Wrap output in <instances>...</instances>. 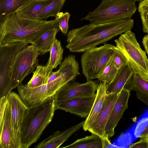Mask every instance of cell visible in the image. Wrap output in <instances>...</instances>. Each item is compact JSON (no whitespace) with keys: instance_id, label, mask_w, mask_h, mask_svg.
Masks as SVG:
<instances>
[{"instance_id":"20","label":"cell","mask_w":148,"mask_h":148,"mask_svg":"<svg viewBox=\"0 0 148 148\" xmlns=\"http://www.w3.org/2000/svg\"><path fill=\"white\" fill-rule=\"evenodd\" d=\"M53 0H30L16 12L19 16L31 19H37L38 14Z\"/></svg>"},{"instance_id":"31","label":"cell","mask_w":148,"mask_h":148,"mask_svg":"<svg viewBox=\"0 0 148 148\" xmlns=\"http://www.w3.org/2000/svg\"><path fill=\"white\" fill-rule=\"evenodd\" d=\"M8 97L0 98V130L1 129L6 108L8 101Z\"/></svg>"},{"instance_id":"6","label":"cell","mask_w":148,"mask_h":148,"mask_svg":"<svg viewBox=\"0 0 148 148\" xmlns=\"http://www.w3.org/2000/svg\"><path fill=\"white\" fill-rule=\"evenodd\" d=\"M114 42L115 48L125 57L134 73L148 81V58L131 30L121 34Z\"/></svg>"},{"instance_id":"37","label":"cell","mask_w":148,"mask_h":148,"mask_svg":"<svg viewBox=\"0 0 148 148\" xmlns=\"http://www.w3.org/2000/svg\"><path fill=\"white\" fill-rule=\"evenodd\" d=\"M138 0V1H139L140 2V1H142L143 0Z\"/></svg>"},{"instance_id":"10","label":"cell","mask_w":148,"mask_h":148,"mask_svg":"<svg viewBox=\"0 0 148 148\" xmlns=\"http://www.w3.org/2000/svg\"><path fill=\"white\" fill-rule=\"evenodd\" d=\"M119 93L106 95L103 105L95 121L88 130L101 138L102 148L111 147L112 144L105 132L106 126Z\"/></svg>"},{"instance_id":"8","label":"cell","mask_w":148,"mask_h":148,"mask_svg":"<svg viewBox=\"0 0 148 148\" xmlns=\"http://www.w3.org/2000/svg\"><path fill=\"white\" fill-rule=\"evenodd\" d=\"M114 47L113 45L105 43L84 52L81 57V64L87 81L96 78L109 61Z\"/></svg>"},{"instance_id":"34","label":"cell","mask_w":148,"mask_h":148,"mask_svg":"<svg viewBox=\"0 0 148 148\" xmlns=\"http://www.w3.org/2000/svg\"><path fill=\"white\" fill-rule=\"evenodd\" d=\"M146 10H148V1L143 0L140 1L139 4L138 11L140 13Z\"/></svg>"},{"instance_id":"33","label":"cell","mask_w":148,"mask_h":148,"mask_svg":"<svg viewBox=\"0 0 148 148\" xmlns=\"http://www.w3.org/2000/svg\"><path fill=\"white\" fill-rule=\"evenodd\" d=\"M140 140L131 144L128 147L130 148H148V142L146 138H140Z\"/></svg>"},{"instance_id":"1","label":"cell","mask_w":148,"mask_h":148,"mask_svg":"<svg viewBox=\"0 0 148 148\" xmlns=\"http://www.w3.org/2000/svg\"><path fill=\"white\" fill-rule=\"evenodd\" d=\"M134 20L127 18L103 23H90L70 30L66 47L73 52H83L131 29Z\"/></svg>"},{"instance_id":"39","label":"cell","mask_w":148,"mask_h":148,"mask_svg":"<svg viewBox=\"0 0 148 148\" xmlns=\"http://www.w3.org/2000/svg\"></svg>"},{"instance_id":"35","label":"cell","mask_w":148,"mask_h":148,"mask_svg":"<svg viewBox=\"0 0 148 148\" xmlns=\"http://www.w3.org/2000/svg\"><path fill=\"white\" fill-rule=\"evenodd\" d=\"M61 73V69L59 67V69L58 71L55 72H53L51 75L49 77L47 81V83L56 79L60 75Z\"/></svg>"},{"instance_id":"24","label":"cell","mask_w":148,"mask_h":148,"mask_svg":"<svg viewBox=\"0 0 148 148\" xmlns=\"http://www.w3.org/2000/svg\"><path fill=\"white\" fill-rule=\"evenodd\" d=\"M50 56L46 65L52 69L56 68L62 62L64 49L60 41L56 38L50 49Z\"/></svg>"},{"instance_id":"22","label":"cell","mask_w":148,"mask_h":148,"mask_svg":"<svg viewBox=\"0 0 148 148\" xmlns=\"http://www.w3.org/2000/svg\"><path fill=\"white\" fill-rule=\"evenodd\" d=\"M53 69L48 66L38 65L33 72L31 79L25 85L29 88L38 87L47 83L49 77L52 74Z\"/></svg>"},{"instance_id":"19","label":"cell","mask_w":148,"mask_h":148,"mask_svg":"<svg viewBox=\"0 0 148 148\" xmlns=\"http://www.w3.org/2000/svg\"><path fill=\"white\" fill-rule=\"evenodd\" d=\"M133 73L128 63L121 66L118 69L112 81L108 84L106 95L120 93Z\"/></svg>"},{"instance_id":"40","label":"cell","mask_w":148,"mask_h":148,"mask_svg":"<svg viewBox=\"0 0 148 148\" xmlns=\"http://www.w3.org/2000/svg\"></svg>"},{"instance_id":"12","label":"cell","mask_w":148,"mask_h":148,"mask_svg":"<svg viewBox=\"0 0 148 148\" xmlns=\"http://www.w3.org/2000/svg\"><path fill=\"white\" fill-rule=\"evenodd\" d=\"M8 100L10 109L15 147L23 148L21 140V129L28 107L19 95L14 92H11Z\"/></svg>"},{"instance_id":"21","label":"cell","mask_w":148,"mask_h":148,"mask_svg":"<svg viewBox=\"0 0 148 148\" xmlns=\"http://www.w3.org/2000/svg\"><path fill=\"white\" fill-rule=\"evenodd\" d=\"M58 27H54L45 31L34 39L31 44L34 45L39 50L41 55L49 51L56 36L60 30Z\"/></svg>"},{"instance_id":"15","label":"cell","mask_w":148,"mask_h":148,"mask_svg":"<svg viewBox=\"0 0 148 148\" xmlns=\"http://www.w3.org/2000/svg\"><path fill=\"white\" fill-rule=\"evenodd\" d=\"M84 121L62 131L57 130L36 145L35 148H58L83 127Z\"/></svg>"},{"instance_id":"18","label":"cell","mask_w":148,"mask_h":148,"mask_svg":"<svg viewBox=\"0 0 148 148\" xmlns=\"http://www.w3.org/2000/svg\"><path fill=\"white\" fill-rule=\"evenodd\" d=\"M123 88L135 91L138 98L148 106V81L133 73Z\"/></svg>"},{"instance_id":"30","label":"cell","mask_w":148,"mask_h":148,"mask_svg":"<svg viewBox=\"0 0 148 148\" xmlns=\"http://www.w3.org/2000/svg\"><path fill=\"white\" fill-rule=\"evenodd\" d=\"M111 57L115 66L118 69L122 66L128 63L125 57L115 48V46Z\"/></svg>"},{"instance_id":"7","label":"cell","mask_w":148,"mask_h":148,"mask_svg":"<svg viewBox=\"0 0 148 148\" xmlns=\"http://www.w3.org/2000/svg\"><path fill=\"white\" fill-rule=\"evenodd\" d=\"M40 54L38 49L32 44L17 53L10 76V85L12 90L17 87L26 76L34 71L38 65V57Z\"/></svg>"},{"instance_id":"16","label":"cell","mask_w":148,"mask_h":148,"mask_svg":"<svg viewBox=\"0 0 148 148\" xmlns=\"http://www.w3.org/2000/svg\"><path fill=\"white\" fill-rule=\"evenodd\" d=\"M0 132V148H15L10 109L8 101Z\"/></svg>"},{"instance_id":"26","label":"cell","mask_w":148,"mask_h":148,"mask_svg":"<svg viewBox=\"0 0 148 148\" xmlns=\"http://www.w3.org/2000/svg\"><path fill=\"white\" fill-rule=\"evenodd\" d=\"M65 0H53L38 14L37 19L43 20L49 17H56L60 12Z\"/></svg>"},{"instance_id":"29","label":"cell","mask_w":148,"mask_h":148,"mask_svg":"<svg viewBox=\"0 0 148 148\" xmlns=\"http://www.w3.org/2000/svg\"><path fill=\"white\" fill-rule=\"evenodd\" d=\"M70 16L68 12H59L55 17L58 23V27L63 34H66L69 28V20Z\"/></svg>"},{"instance_id":"11","label":"cell","mask_w":148,"mask_h":148,"mask_svg":"<svg viewBox=\"0 0 148 148\" xmlns=\"http://www.w3.org/2000/svg\"><path fill=\"white\" fill-rule=\"evenodd\" d=\"M98 81L89 80L83 84L79 83L75 79L70 81L61 88L55 94L56 103L75 98L94 95L97 90Z\"/></svg>"},{"instance_id":"4","label":"cell","mask_w":148,"mask_h":148,"mask_svg":"<svg viewBox=\"0 0 148 148\" xmlns=\"http://www.w3.org/2000/svg\"><path fill=\"white\" fill-rule=\"evenodd\" d=\"M55 95L40 104L28 108L21 129V140L23 148L36 142L51 121L57 110Z\"/></svg>"},{"instance_id":"9","label":"cell","mask_w":148,"mask_h":148,"mask_svg":"<svg viewBox=\"0 0 148 148\" xmlns=\"http://www.w3.org/2000/svg\"><path fill=\"white\" fill-rule=\"evenodd\" d=\"M27 45L21 42L0 44V98L8 97L11 92L10 76L15 56Z\"/></svg>"},{"instance_id":"36","label":"cell","mask_w":148,"mask_h":148,"mask_svg":"<svg viewBox=\"0 0 148 148\" xmlns=\"http://www.w3.org/2000/svg\"><path fill=\"white\" fill-rule=\"evenodd\" d=\"M142 43L145 51L148 55V34L145 35L143 38Z\"/></svg>"},{"instance_id":"2","label":"cell","mask_w":148,"mask_h":148,"mask_svg":"<svg viewBox=\"0 0 148 148\" xmlns=\"http://www.w3.org/2000/svg\"><path fill=\"white\" fill-rule=\"evenodd\" d=\"M58 27L57 19H31L22 17L16 12L0 21V44L21 42L31 43L46 30Z\"/></svg>"},{"instance_id":"38","label":"cell","mask_w":148,"mask_h":148,"mask_svg":"<svg viewBox=\"0 0 148 148\" xmlns=\"http://www.w3.org/2000/svg\"><path fill=\"white\" fill-rule=\"evenodd\" d=\"M147 0V1H148V0Z\"/></svg>"},{"instance_id":"3","label":"cell","mask_w":148,"mask_h":148,"mask_svg":"<svg viewBox=\"0 0 148 148\" xmlns=\"http://www.w3.org/2000/svg\"><path fill=\"white\" fill-rule=\"evenodd\" d=\"M59 67L61 74L53 81L34 88L21 84L17 86L19 95L28 107L39 104L55 95L62 86L80 74L79 63L73 55L66 57Z\"/></svg>"},{"instance_id":"28","label":"cell","mask_w":148,"mask_h":148,"mask_svg":"<svg viewBox=\"0 0 148 148\" xmlns=\"http://www.w3.org/2000/svg\"><path fill=\"white\" fill-rule=\"evenodd\" d=\"M134 134L136 138H140L148 137V116L138 122L134 130Z\"/></svg>"},{"instance_id":"17","label":"cell","mask_w":148,"mask_h":148,"mask_svg":"<svg viewBox=\"0 0 148 148\" xmlns=\"http://www.w3.org/2000/svg\"><path fill=\"white\" fill-rule=\"evenodd\" d=\"M108 84L101 82H100L98 84L96 98L83 124V128L84 131L88 130L101 109L106 95V91Z\"/></svg>"},{"instance_id":"13","label":"cell","mask_w":148,"mask_h":148,"mask_svg":"<svg viewBox=\"0 0 148 148\" xmlns=\"http://www.w3.org/2000/svg\"><path fill=\"white\" fill-rule=\"evenodd\" d=\"M96 94L88 96L71 99L57 103V109H60L74 114L81 118L88 116L95 99Z\"/></svg>"},{"instance_id":"5","label":"cell","mask_w":148,"mask_h":148,"mask_svg":"<svg viewBox=\"0 0 148 148\" xmlns=\"http://www.w3.org/2000/svg\"><path fill=\"white\" fill-rule=\"evenodd\" d=\"M99 6L81 20L94 24L103 23L131 18L137 9L138 0H102Z\"/></svg>"},{"instance_id":"32","label":"cell","mask_w":148,"mask_h":148,"mask_svg":"<svg viewBox=\"0 0 148 148\" xmlns=\"http://www.w3.org/2000/svg\"><path fill=\"white\" fill-rule=\"evenodd\" d=\"M144 33L148 34V10L143 11L140 13Z\"/></svg>"},{"instance_id":"27","label":"cell","mask_w":148,"mask_h":148,"mask_svg":"<svg viewBox=\"0 0 148 148\" xmlns=\"http://www.w3.org/2000/svg\"><path fill=\"white\" fill-rule=\"evenodd\" d=\"M117 70L118 69L115 66L111 56L106 65L96 78L99 81L108 84L114 78Z\"/></svg>"},{"instance_id":"25","label":"cell","mask_w":148,"mask_h":148,"mask_svg":"<svg viewBox=\"0 0 148 148\" xmlns=\"http://www.w3.org/2000/svg\"><path fill=\"white\" fill-rule=\"evenodd\" d=\"M30 0H0V21Z\"/></svg>"},{"instance_id":"23","label":"cell","mask_w":148,"mask_h":148,"mask_svg":"<svg viewBox=\"0 0 148 148\" xmlns=\"http://www.w3.org/2000/svg\"><path fill=\"white\" fill-rule=\"evenodd\" d=\"M62 148H102V140L99 136L92 134L90 136L78 139L71 144Z\"/></svg>"},{"instance_id":"14","label":"cell","mask_w":148,"mask_h":148,"mask_svg":"<svg viewBox=\"0 0 148 148\" xmlns=\"http://www.w3.org/2000/svg\"><path fill=\"white\" fill-rule=\"evenodd\" d=\"M130 92L123 88L119 93L105 129L106 134L109 138L114 135L115 127L128 108Z\"/></svg>"}]
</instances>
